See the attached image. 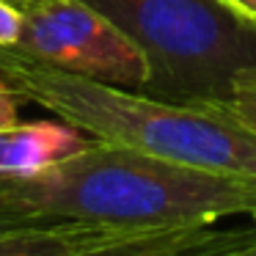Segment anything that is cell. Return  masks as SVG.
<instances>
[{
  "instance_id": "1",
  "label": "cell",
  "mask_w": 256,
  "mask_h": 256,
  "mask_svg": "<svg viewBox=\"0 0 256 256\" xmlns=\"http://www.w3.org/2000/svg\"><path fill=\"white\" fill-rule=\"evenodd\" d=\"M0 198L36 215L124 232L256 218V179L190 168L91 138L28 176H3Z\"/></svg>"
},
{
  "instance_id": "2",
  "label": "cell",
  "mask_w": 256,
  "mask_h": 256,
  "mask_svg": "<svg viewBox=\"0 0 256 256\" xmlns=\"http://www.w3.org/2000/svg\"><path fill=\"white\" fill-rule=\"evenodd\" d=\"M0 72L25 102L88 138L146 152L190 168L256 179V132L215 105H190L47 66L0 47Z\"/></svg>"
},
{
  "instance_id": "3",
  "label": "cell",
  "mask_w": 256,
  "mask_h": 256,
  "mask_svg": "<svg viewBox=\"0 0 256 256\" xmlns=\"http://www.w3.org/2000/svg\"><path fill=\"white\" fill-rule=\"evenodd\" d=\"M105 14L149 64L140 94L190 105L228 100L256 64V28L223 0H83Z\"/></svg>"
},
{
  "instance_id": "4",
  "label": "cell",
  "mask_w": 256,
  "mask_h": 256,
  "mask_svg": "<svg viewBox=\"0 0 256 256\" xmlns=\"http://www.w3.org/2000/svg\"><path fill=\"white\" fill-rule=\"evenodd\" d=\"M22 34L14 50L72 74L144 91V52L94 6L83 0H25Z\"/></svg>"
},
{
  "instance_id": "5",
  "label": "cell",
  "mask_w": 256,
  "mask_h": 256,
  "mask_svg": "<svg viewBox=\"0 0 256 256\" xmlns=\"http://www.w3.org/2000/svg\"><path fill=\"white\" fill-rule=\"evenodd\" d=\"M256 254V226L220 228L215 223L130 232L110 242L69 256H250Z\"/></svg>"
},
{
  "instance_id": "6",
  "label": "cell",
  "mask_w": 256,
  "mask_h": 256,
  "mask_svg": "<svg viewBox=\"0 0 256 256\" xmlns=\"http://www.w3.org/2000/svg\"><path fill=\"white\" fill-rule=\"evenodd\" d=\"M88 135L66 122H17L0 127V179L28 176L88 144Z\"/></svg>"
},
{
  "instance_id": "7",
  "label": "cell",
  "mask_w": 256,
  "mask_h": 256,
  "mask_svg": "<svg viewBox=\"0 0 256 256\" xmlns=\"http://www.w3.org/2000/svg\"><path fill=\"white\" fill-rule=\"evenodd\" d=\"M122 234L130 232L83 220L44 218L28 226L0 232V256H69L83 248L110 242Z\"/></svg>"
},
{
  "instance_id": "8",
  "label": "cell",
  "mask_w": 256,
  "mask_h": 256,
  "mask_svg": "<svg viewBox=\"0 0 256 256\" xmlns=\"http://www.w3.org/2000/svg\"><path fill=\"white\" fill-rule=\"evenodd\" d=\"M215 108L226 110L228 116H234L237 122H242L245 127H250L256 132V64L240 69L234 74L228 100L215 102Z\"/></svg>"
},
{
  "instance_id": "9",
  "label": "cell",
  "mask_w": 256,
  "mask_h": 256,
  "mask_svg": "<svg viewBox=\"0 0 256 256\" xmlns=\"http://www.w3.org/2000/svg\"><path fill=\"white\" fill-rule=\"evenodd\" d=\"M22 34V8L17 0H0V47H17Z\"/></svg>"
},
{
  "instance_id": "10",
  "label": "cell",
  "mask_w": 256,
  "mask_h": 256,
  "mask_svg": "<svg viewBox=\"0 0 256 256\" xmlns=\"http://www.w3.org/2000/svg\"><path fill=\"white\" fill-rule=\"evenodd\" d=\"M22 94L12 86V80L0 72V127L20 122V105H22Z\"/></svg>"
},
{
  "instance_id": "11",
  "label": "cell",
  "mask_w": 256,
  "mask_h": 256,
  "mask_svg": "<svg viewBox=\"0 0 256 256\" xmlns=\"http://www.w3.org/2000/svg\"><path fill=\"white\" fill-rule=\"evenodd\" d=\"M47 215H36L30 210H22V206H14L12 201L0 198V232H8V228H20L28 226V223L44 220Z\"/></svg>"
},
{
  "instance_id": "12",
  "label": "cell",
  "mask_w": 256,
  "mask_h": 256,
  "mask_svg": "<svg viewBox=\"0 0 256 256\" xmlns=\"http://www.w3.org/2000/svg\"><path fill=\"white\" fill-rule=\"evenodd\" d=\"M223 3H226L237 17H242L248 25L256 28V0H223Z\"/></svg>"
},
{
  "instance_id": "13",
  "label": "cell",
  "mask_w": 256,
  "mask_h": 256,
  "mask_svg": "<svg viewBox=\"0 0 256 256\" xmlns=\"http://www.w3.org/2000/svg\"><path fill=\"white\" fill-rule=\"evenodd\" d=\"M17 3H25V0H17Z\"/></svg>"
}]
</instances>
